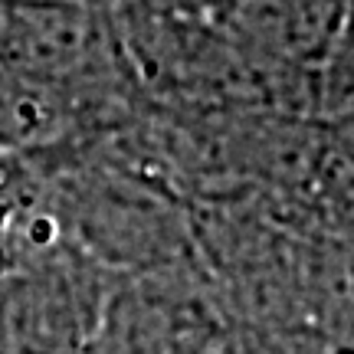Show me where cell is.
I'll list each match as a JSON object with an SVG mask.
<instances>
[{"label": "cell", "instance_id": "6da1fadb", "mask_svg": "<svg viewBox=\"0 0 354 354\" xmlns=\"http://www.w3.org/2000/svg\"><path fill=\"white\" fill-rule=\"evenodd\" d=\"M230 331L201 266L112 276L86 354H207Z\"/></svg>", "mask_w": 354, "mask_h": 354}]
</instances>
